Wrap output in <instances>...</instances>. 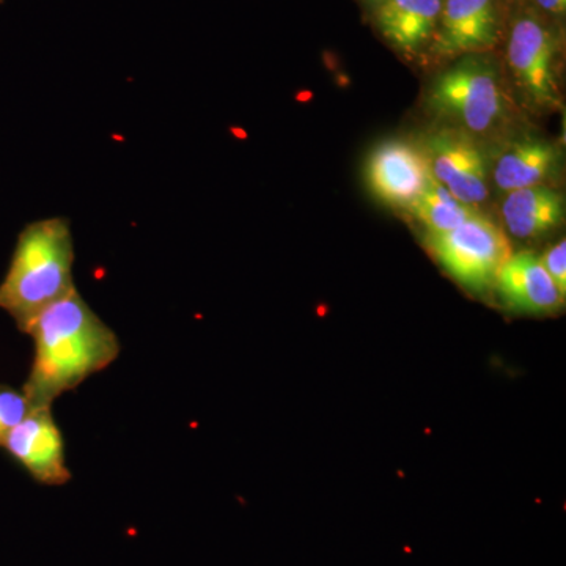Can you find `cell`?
<instances>
[{"mask_svg":"<svg viewBox=\"0 0 566 566\" xmlns=\"http://www.w3.org/2000/svg\"><path fill=\"white\" fill-rule=\"evenodd\" d=\"M25 334L35 345L22 389L32 408H51L62 394L109 367L120 353L117 334L77 290L40 312Z\"/></svg>","mask_w":566,"mask_h":566,"instance_id":"6da1fadb","label":"cell"},{"mask_svg":"<svg viewBox=\"0 0 566 566\" xmlns=\"http://www.w3.org/2000/svg\"><path fill=\"white\" fill-rule=\"evenodd\" d=\"M74 241L69 219L48 218L21 230L6 277L0 308L28 333L40 312L74 292Z\"/></svg>","mask_w":566,"mask_h":566,"instance_id":"7a4b0ae2","label":"cell"},{"mask_svg":"<svg viewBox=\"0 0 566 566\" xmlns=\"http://www.w3.org/2000/svg\"><path fill=\"white\" fill-rule=\"evenodd\" d=\"M427 104L433 114L471 133L494 128L505 112L497 70L480 55H465L439 74L428 88Z\"/></svg>","mask_w":566,"mask_h":566,"instance_id":"3957f363","label":"cell"},{"mask_svg":"<svg viewBox=\"0 0 566 566\" xmlns=\"http://www.w3.org/2000/svg\"><path fill=\"white\" fill-rule=\"evenodd\" d=\"M427 244L447 274L471 292H485L494 285L513 255L504 230L483 214L450 232L428 233Z\"/></svg>","mask_w":566,"mask_h":566,"instance_id":"277c9868","label":"cell"},{"mask_svg":"<svg viewBox=\"0 0 566 566\" xmlns=\"http://www.w3.org/2000/svg\"><path fill=\"white\" fill-rule=\"evenodd\" d=\"M556 33L535 17H521L513 25L506 57L517 87L536 106L557 107L560 104L556 61Z\"/></svg>","mask_w":566,"mask_h":566,"instance_id":"5b68a950","label":"cell"},{"mask_svg":"<svg viewBox=\"0 0 566 566\" xmlns=\"http://www.w3.org/2000/svg\"><path fill=\"white\" fill-rule=\"evenodd\" d=\"M2 447L36 482L51 486L70 482L65 444L51 408H32Z\"/></svg>","mask_w":566,"mask_h":566,"instance_id":"8992f818","label":"cell"},{"mask_svg":"<svg viewBox=\"0 0 566 566\" xmlns=\"http://www.w3.org/2000/svg\"><path fill=\"white\" fill-rule=\"evenodd\" d=\"M427 156L406 140H386L371 151L365 167L368 188L376 199L408 208L430 180Z\"/></svg>","mask_w":566,"mask_h":566,"instance_id":"52a82bcc","label":"cell"},{"mask_svg":"<svg viewBox=\"0 0 566 566\" xmlns=\"http://www.w3.org/2000/svg\"><path fill=\"white\" fill-rule=\"evenodd\" d=\"M424 156L434 180L444 185L461 203L474 207L486 200V159L472 139L455 132L433 134Z\"/></svg>","mask_w":566,"mask_h":566,"instance_id":"ba28073f","label":"cell"},{"mask_svg":"<svg viewBox=\"0 0 566 566\" xmlns=\"http://www.w3.org/2000/svg\"><path fill=\"white\" fill-rule=\"evenodd\" d=\"M495 0H446L436 25L433 51L442 57L475 55L490 50L499 36Z\"/></svg>","mask_w":566,"mask_h":566,"instance_id":"9c48e42d","label":"cell"},{"mask_svg":"<svg viewBox=\"0 0 566 566\" xmlns=\"http://www.w3.org/2000/svg\"><path fill=\"white\" fill-rule=\"evenodd\" d=\"M495 285L506 305L523 314H554L565 303V294L547 274L542 260L532 253L510 256Z\"/></svg>","mask_w":566,"mask_h":566,"instance_id":"30bf717a","label":"cell"},{"mask_svg":"<svg viewBox=\"0 0 566 566\" xmlns=\"http://www.w3.org/2000/svg\"><path fill=\"white\" fill-rule=\"evenodd\" d=\"M442 0H382L376 28L395 50L412 54L433 39Z\"/></svg>","mask_w":566,"mask_h":566,"instance_id":"8fae6325","label":"cell"},{"mask_svg":"<svg viewBox=\"0 0 566 566\" xmlns=\"http://www.w3.org/2000/svg\"><path fill=\"white\" fill-rule=\"evenodd\" d=\"M502 218L509 232L516 238H538L564 223L565 200L545 185L509 192Z\"/></svg>","mask_w":566,"mask_h":566,"instance_id":"7c38bea8","label":"cell"},{"mask_svg":"<svg viewBox=\"0 0 566 566\" xmlns=\"http://www.w3.org/2000/svg\"><path fill=\"white\" fill-rule=\"evenodd\" d=\"M560 155L558 148L545 140L516 142L506 148L494 167V181L502 191L543 185L556 172Z\"/></svg>","mask_w":566,"mask_h":566,"instance_id":"4fadbf2b","label":"cell"},{"mask_svg":"<svg viewBox=\"0 0 566 566\" xmlns=\"http://www.w3.org/2000/svg\"><path fill=\"white\" fill-rule=\"evenodd\" d=\"M408 208L416 216L417 221L424 226L428 233L450 232V230L460 227L461 223L471 221V219L480 216V212L474 207H469V205H461V207L447 205L436 199L424 189Z\"/></svg>","mask_w":566,"mask_h":566,"instance_id":"5bb4252c","label":"cell"},{"mask_svg":"<svg viewBox=\"0 0 566 566\" xmlns=\"http://www.w3.org/2000/svg\"><path fill=\"white\" fill-rule=\"evenodd\" d=\"M31 409L32 406L22 390L0 385V447L3 446L11 430L31 412Z\"/></svg>","mask_w":566,"mask_h":566,"instance_id":"9a60e30c","label":"cell"},{"mask_svg":"<svg viewBox=\"0 0 566 566\" xmlns=\"http://www.w3.org/2000/svg\"><path fill=\"white\" fill-rule=\"evenodd\" d=\"M539 260L558 290L566 294V241L562 240L560 243L551 248Z\"/></svg>","mask_w":566,"mask_h":566,"instance_id":"2e32d148","label":"cell"},{"mask_svg":"<svg viewBox=\"0 0 566 566\" xmlns=\"http://www.w3.org/2000/svg\"><path fill=\"white\" fill-rule=\"evenodd\" d=\"M536 2L549 13L564 14L566 10V0H536Z\"/></svg>","mask_w":566,"mask_h":566,"instance_id":"e0dca14e","label":"cell"},{"mask_svg":"<svg viewBox=\"0 0 566 566\" xmlns=\"http://www.w3.org/2000/svg\"><path fill=\"white\" fill-rule=\"evenodd\" d=\"M370 2L381 3L382 0H370Z\"/></svg>","mask_w":566,"mask_h":566,"instance_id":"ac0fdd59","label":"cell"}]
</instances>
